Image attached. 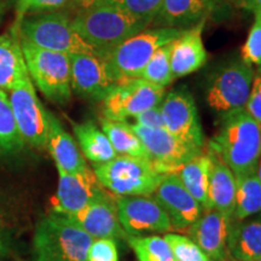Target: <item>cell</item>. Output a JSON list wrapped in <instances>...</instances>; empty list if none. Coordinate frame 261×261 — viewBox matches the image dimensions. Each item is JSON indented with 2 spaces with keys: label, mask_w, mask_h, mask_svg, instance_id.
I'll return each mask as SVG.
<instances>
[{
  "label": "cell",
  "mask_w": 261,
  "mask_h": 261,
  "mask_svg": "<svg viewBox=\"0 0 261 261\" xmlns=\"http://www.w3.org/2000/svg\"><path fill=\"white\" fill-rule=\"evenodd\" d=\"M261 213V184L256 172L236 177L232 220H244Z\"/></svg>",
  "instance_id": "obj_28"
},
{
  "label": "cell",
  "mask_w": 261,
  "mask_h": 261,
  "mask_svg": "<svg viewBox=\"0 0 261 261\" xmlns=\"http://www.w3.org/2000/svg\"><path fill=\"white\" fill-rule=\"evenodd\" d=\"M9 255V246L5 234L0 230V261H5Z\"/></svg>",
  "instance_id": "obj_40"
},
{
  "label": "cell",
  "mask_w": 261,
  "mask_h": 261,
  "mask_svg": "<svg viewBox=\"0 0 261 261\" xmlns=\"http://www.w3.org/2000/svg\"><path fill=\"white\" fill-rule=\"evenodd\" d=\"M255 15V21L250 28L247 41L241 50L242 61L248 64L261 65V14Z\"/></svg>",
  "instance_id": "obj_34"
},
{
  "label": "cell",
  "mask_w": 261,
  "mask_h": 261,
  "mask_svg": "<svg viewBox=\"0 0 261 261\" xmlns=\"http://www.w3.org/2000/svg\"><path fill=\"white\" fill-rule=\"evenodd\" d=\"M234 177L255 173L261 156V128L244 108L223 113L208 145Z\"/></svg>",
  "instance_id": "obj_1"
},
{
  "label": "cell",
  "mask_w": 261,
  "mask_h": 261,
  "mask_svg": "<svg viewBox=\"0 0 261 261\" xmlns=\"http://www.w3.org/2000/svg\"><path fill=\"white\" fill-rule=\"evenodd\" d=\"M231 218L217 210H205L189 228V238L207 254L212 261H224L228 253L227 236Z\"/></svg>",
  "instance_id": "obj_18"
},
{
  "label": "cell",
  "mask_w": 261,
  "mask_h": 261,
  "mask_svg": "<svg viewBox=\"0 0 261 261\" xmlns=\"http://www.w3.org/2000/svg\"><path fill=\"white\" fill-rule=\"evenodd\" d=\"M0 94H6V93L4 92V91H2V90H0Z\"/></svg>",
  "instance_id": "obj_43"
},
{
  "label": "cell",
  "mask_w": 261,
  "mask_h": 261,
  "mask_svg": "<svg viewBox=\"0 0 261 261\" xmlns=\"http://www.w3.org/2000/svg\"><path fill=\"white\" fill-rule=\"evenodd\" d=\"M151 196L167 213L173 231H188L203 212L174 173L163 174Z\"/></svg>",
  "instance_id": "obj_15"
},
{
  "label": "cell",
  "mask_w": 261,
  "mask_h": 261,
  "mask_svg": "<svg viewBox=\"0 0 261 261\" xmlns=\"http://www.w3.org/2000/svg\"><path fill=\"white\" fill-rule=\"evenodd\" d=\"M10 92V107L22 139L37 149L47 146L48 112L39 100L32 80Z\"/></svg>",
  "instance_id": "obj_11"
},
{
  "label": "cell",
  "mask_w": 261,
  "mask_h": 261,
  "mask_svg": "<svg viewBox=\"0 0 261 261\" xmlns=\"http://www.w3.org/2000/svg\"><path fill=\"white\" fill-rule=\"evenodd\" d=\"M244 109L259 123L261 128V65L259 73L254 76L252 90H250L249 97H248Z\"/></svg>",
  "instance_id": "obj_37"
},
{
  "label": "cell",
  "mask_w": 261,
  "mask_h": 261,
  "mask_svg": "<svg viewBox=\"0 0 261 261\" xmlns=\"http://www.w3.org/2000/svg\"><path fill=\"white\" fill-rule=\"evenodd\" d=\"M171 247L175 261H212L191 238L168 232L163 236Z\"/></svg>",
  "instance_id": "obj_32"
},
{
  "label": "cell",
  "mask_w": 261,
  "mask_h": 261,
  "mask_svg": "<svg viewBox=\"0 0 261 261\" xmlns=\"http://www.w3.org/2000/svg\"><path fill=\"white\" fill-rule=\"evenodd\" d=\"M211 158L210 184H208V210H217L232 220L236 198V177L213 151Z\"/></svg>",
  "instance_id": "obj_20"
},
{
  "label": "cell",
  "mask_w": 261,
  "mask_h": 261,
  "mask_svg": "<svg viewBox=\"0 0 261 261\" xmlns=\"http://www.w3.org/2000/svg\"><path fill=\"white\" fill-rule=\"evenodd\" d=\"M32 80L17 34L0 35V90L11 91Z\"/></svg>",
  "instance_id": "obj_23"
},
{
  "label": "cell",
  "mask_w": 261,
  "mask_h": 261,
  "mask_svg": "<svg viewBox=\"0 0 261 261\" xmlns=\"http://www.w3.org/2000/svg\"><path fill=\"white\" fill-rule=\"evenodd\" d=\"M23 144L24 140L18 132L8 96L0 94V151H18Z\"/></svg>",
  "instance_id": "obj_31"
},
{
  "label": "cell",
  "mask_w": 261,
  "mask_h": 261,
  "mask_svg": "<svg viewBox=\"0 0 261 261\" xmlns=\"http://www.w3.org/2000/svg\"><path fill=\"white\" fill-rule=\"evenodd\" d=\"M242 4L254 14H261V0H242Z\"/></svg>",
  "instance_id": "obj_39"
},
{
  "label": "cell",
  "mask_w": 261,
  "mask_h": 261,
  "mask_svg": "<svg viewBox=\"0 0 261 261\" xmlns=\"http://www.w3.org/2000/svg\"><path fill=\"white\" fill-rule=\"evenodd\" d=\"M165 128L189 144L203 148V132L197 107L192 94L187 89L174 90L161 102Z\"/></svg>",
  "instance_id": "obj_13"
},
{
  "label": "cell",
  "mask_w": 261,
  "mask_h": 261,
  "mask_svg": "<svg viewBox=\"0 0 261 261\" xmlns=\"http://www.w3.org/2000/svg\"><path fill=\"white\" fill-rule=\"evenodd\" d=\"M233 261H238V260H233ZM254 261H261V259H257V260H254Z\"/></svg>",
  "instance_id": "obj_44"
},
{
  "label": "cell",
  "mask_w": 261,
  "mask_h": 261,
  "mask_svg": "<svg viewBox=\"0 0 261 261\" xmlns=\"http://www.w3.org/2000/svg\"><path fill=\"white\" fill-rule=\"evenodd\" d=\"M254 80L252 65L246 62L221 68L214 75L207 91V102L218 113H227L246 106Z\"/></svg>",
  "instance_id": "obj_9"
},
{
  "label": "cell",
  "mask_w": 261,
  "mask_h": 261,
  "mask_svg": "<svg viewBox=\"0 0 261 261\" xmlns=\"http://www.w3.org/2000/svg\"><path fill=\"white\" fill-rule=\"evenodd\" d=\"M211 158L210 155H196L190 161L179 167L174 174L187 190L192 195L203 211L208 210V184H210Z\"/></svg>",
  "instance_id": "obj_25"
},
{
  "label": "cell",
  "mask_w": 261,
  "mask_h": 261,
  "mask_svg": "<svg viewBox=\"0 0 261 261\" xmlns=\"http://www.w3.org/2000/svg\"><path fill=\"white\" fill-rule=\"evenodd\" d=\"M171 50L172 42L158 48L143 69L139 79L162 87L168 86L174 80L171 69Z\"/></svg>",
  "instance_id": "obj_30"
},
{
  "label": "cell",
  "mask_w": 261,
  "mask_h": 261,
  "mask_svg": "<svg viewBox=\"0 0 261 261\" xmlns=\"http://www.w3.org/2000/svg\"><path fill=\"white\" fill-rule=\"evenodd\" d=\"M205 4H207L210 8L213 10L215 8V4H217V0H204Z\"/></svg>",
  "instance_id": "obj_42"
},
{
  "label": "cell",
  "mask_w": 261,
  "mask_h": 261,
  "mask_svg": "<svg viewBox=\"0 0 261 261\" xmlns=\"http://www.w3.org/2000/svg\"><path fill=\"white\" fill-rule=\"evenodd\" d=\"M87 261H119L115 240L97 238L93 240L87 252Z\"/></svg>",
  "instance_id": "obj_36"
},
{
  "label": "cell",
  "mask_w": 261,
  "mask_h": 261,
  "mask_svg": "<svg viewBox=\"0 0 261 261\" xmlns=\"http://www.w3.org/2000/svg\"><path fill=\"white\" fill-rule=\"evenodd\" d=\"M127 14L150 24L161 9L162 0H109Z\"/></svg>",
  "instance_id": "obj_33"
},
{
  "label": "cell",
  "mask_w": 261,
  "mask_h": 261,
  "mask_svg": "<svg viewBox=\"0 0 261 261\" xmlns=\"http://www.w3.org/2000/svg\"><path fill=\"white\" fill-rule=\"evenodd\" d=\"M73 128L81 152L91 162H108L117 156L106 133L98 128L92 121L74 123Z\"/></svg>",
  "instance_id": "obj_26"
},
{
  "label": "cell",
  "mask_w": 261,
  "mask_h": 261,
  "mask_svg": "<svg viewBox=\"0 0 261 261\" xmlns=\"http://www.w3.org/2000/svg\"><path fill=\"white\" fill-rule=\"evenodd\" d=\"M71 89L91 100H103L115 86L102 58L91 54L69 55Z\"/></svg>",
  "instance_id": "obj_17"
},
{
  "label": "cell",
  "mask_w": 261,
  "mask_h": 261,
  "mask_svg": "<svg viewBox=\"0 0 261 261\" xmlns=\"http://www.w3.org/2000/svg\"><path fill=\"white\" fill-rule=\"evenodd\" d=\"M31 79L51 102L67 104L71 98L69 55L45 50L19 40Z\"/></svg>",
  "instance_id": "obj_7"
},
{
  "label": "cell",
  "mask_w": 261,
  "mask_h": 261,
  "mask_svg": "<svg viewBox=\"0 0 261 261\" xmlns=\"http://www.w3.org/2000/svg\"><path fill=\"white\" fill-rule=\"evenodd\" d=\"M15 31L19 40L45 50L67 55H97L96 50L74 31L69 17L63 12H44L24 17Z\"/></svg>",
  "instance_id": "obj_6"
},
{
  "label": "cell",
  "mask_w": 261,
  "mask_h": 261,
  "mask_svg": "<svg viewBox=\"0 0 261 261\" xmlns=\"http://www.w3.org/2000/svg\"><path fill=\"white\" fill-rule=\"evenodd\" d=\"M65 217L83 228L93 240L127 238V234L120 224L116 196L107 190L83 210Z\"/></svg>",
  "instance_id": "obj_16"
},
{
  "label": "cell",
  "mask_w": 261,
  "mask_h": 261,
  "mask_svg": "<svg viewBox=\"0 0 261 261\" xmlns=\"http://www.w3.org/2000/svg\"><path fill=\"white\" fill-rule=\"evenodd\" d=\"M160 104L159 106L150 108V109H146L143 113L132 117V119L135 120L133 123L142 127H148V128H165L161 113V106H160Z\"/></svg>",
  "instance_id": "obj_38"
},
{
  "label": "cell",
  "mask_w": 261,
  "mask_h": 261,
  "mask_svg": "<svg viewBox=\"0 0 261 261\" xmlns=\"http://www.w3.org/2000/svg\"><path fill=\"white\" fill-rule=\"evenodd\" d=\"M182 31L184 29L166 27L144 29L120 42L100 57L110 79L115 85L139 79L155 51L163 45L174 41Z\"/></svg>",
  "instance_id": "obj_4"
},
{
  "label": "cell",
  "mask_w": 261,
  "mask_h": 261,
  "mask_svg": "<svg viewBox=\"0 0 261 261\" xmlns=\"http://www.w3.org/2000/svg\"><path fill=\"white\" fill-rule=\"evenodd\" d=\"M100 127L112 143L117 156L148 159V154L142 140L136 135L128 122L113 121V120L102 117Z\"/></svg>",
  "instance_id": "obj_27"
},
{
  "label": "cell",
  "mask_w": 261,
  "mask_h": 261,
  "mask_svg": "<svg viewBox=\"0 0 261 261\" xmlns=\"http://www.w3.org/2000/svg\"><path fill=\"white\" fill-rule=\"evenodd\" d=\"M210 11L204 0H162L155 21L162 27L180 29L203 21Z\"/></svg>",
  "instance_id": "obj_24"
},
{
  "label": "cell",
  "mask_w": 261,
  "mask_h": 261,
  "mask_svg": "<svg viewBox=\"0 0 261 261\" xmlns=\"http://www.w3.org/2000/svg\"><path fill=\"white\" fill-rule=\"evenodd\" d=\"M93 238L63 214L41 218L33 236V261H87Z\"/></svg>",
  "instance_id": "obj_3"
},
{
  "label": "cell",
  "mask_w": 261,
  "mask_h": 261,
  "mask_svg": "<svg viewBox=\"0 0 261 261\" xmlns=\"http://www.w3.org/2000/svg\"><path fill=\"white\" fill-rule=\"evenodd\" d=\"M58 187L52 203V212L70 215L76 213L106 191L94 174L87 168L80 173H68L57 167Z\"/></svg>",
  "instance_id": "obj_14"
},
{
  "label": "cell",
  "mask_w": 261,
  "mask_h": 261,
  "mask_svg": "<svg viewBox=\"0 0 261 261\" xmlns=\"http://www.w3.org/2000/svg\"><path fill=\"white\" fill-rule=\"evenodd\" d=\"M69 2L70 0H17L16 25L28 14L40 11H56V10L67 5Z\"/></svg>",
  "instance_id": "obj_35"
},
{
  "label": "cell",
  "mask_w": 261,
  "mask_h": 261,
  "mask_svg": "<svg viewBox=\"0 0 261 261\" xmlns=\"http://www.w3.org/2000/svg\"><path fill=\"white\" fill-rule=\"evenodd\" d=\"M120 224L127 236L173 232L167 213L152 196L116 197Z\"/></svg>",
  "instance_id": "obj_12"
},
{
  "label": "cell",
  "mask_w": 261,
  "mask_h": 261,
  "mask_svg": "<svg viewBox=\"0 0 261 261\" xmlns=\"http://www.w3.org/2000/svg\"><path fill=\"white\" fill-rule=\"evenodd\" d=\"M56 167L68 173H80L87 169L83 152L77 148L73 137L63 128L57 117L48 113L47 146Z\"/></svg>",
  "instance_id": "obj_21"
},
{
  "label": "cell",
  "mask_w": 261,
  "mask_h": 261,
  "mask_svg": "<svg viewBox=\"0 0 261 261\" xmlns=\"http://www.w3.org/2000/svg\"><path fill=\"white\" fill-rule=\"evenodd\" d=\"M71 24L99 57L149 25L109 0H87Z\"/></svg>",
  "instance_id": "obj_2"
},
{
  "label": "cell",
  "mask_w": 261,
  "mask_h": 261,
  "mask_svg": "<svg viewBox=\"0 0 261 261\" xmlns=\"http://www.w3.org/2000/svg\"><path fill=\"white\" fill-rule=\"evenodd\" d=\"M129 125L142 140L148 159L161 174L174 173L184 163L202 152V149L177 138L166 128H148L135 123Z\"/></svg>",
  "instance_id": "obj_10"
},
{
  "label": "cell",
  "mask_w": 261,
  "mask_h": 261,
  "mask_svg": "<svg viewBox=\"0 0 261 261\" xmlns=\"http://www.w3.org/2000/svg\"><path fill=\"white\" fill-rule=\"evenodd\" d=\"M205 19L198 22L191 29L182 31L179 37L172 41L171 69L173 79L187 76L203 67L207 62L202 32Z\"/></svg>",
  "instance_id": "obj_19"
},
{
  "label": "cell",
  "mask_w": 261,
  "mask_h": 261,
  "mask_svg": "<svg viewBox=\"0 0 261 261\" xmlns=\"http://www.w3.org/2000/svg\"><path fill=\"white\" fill-rule=\"evenodd\" d=\"M100 185L116 197L151 196L162 175L149 159L116 156L103 163H93Z\"/></svg>",
  "instance_id": "obj_5"
},
{
  "label": "cell",
  "mask_w": 261,
  "mask_h": 261,
  "mask_svg": "<svg viewBox=\"0 0 261 261\" xmlns=\"http://www.w3.org/2000/svg\"><path fill=\"white\" fill-rule=\"evenodd\" d=\"M165 87L144 79H132L116 84L103 99V115L113 121H126L146 109L159 106Z\"/></svg>",
  "instance_id": "obj_8"
},
{
  "label": "cell",
  "mask_w": 261,
  "mask_h": 261,
  "mask_svg": "<svg viewBox=\"0 0 261 261\" xmlns=\"http://www.w3.org/2000/svg\"><path fill=\"white\" fill-rule=\"evenodd\" d=\"M227 250L233 260L261 259V213L244 220H231Z\"/></svg>",
  "instance_id": "obj_22"
},
{
  "label": "cell",
  "mask_w": 261,
  "mask_h": 261,
  "mask_svg": "<svg viewBox=\"0 0 261 261\" xmlns=\"http://www.w3.org/2000/svg\"><path fill=\"white\" fill-rule=\"evenodd\" d=\"M256 175H257V178H259V180H260V184H261V156H260L259 163H257V168H256Z\"/></svg>",
  "instance_id": "obj_41"
},
{
  "label": "cell",
  "mask_w": 261,
  "mask_h": 261,
  "mask_svg": "<svg viewBox=\"0 0 261 261\" xmlns=\"http://www.w3.org/2000/svg\"><path fill=\"white\" fill-rule=\"evenodd\" d=\"M138 261H175L167 241L160 236H127Z\"/></svg>",
  "instance_id": "obj_29"
}]
</instances>
